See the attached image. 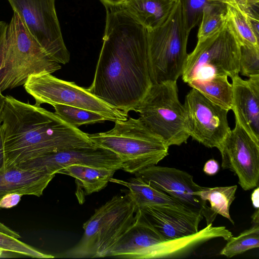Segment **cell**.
<instances>
[{
    "label": "cell",
    "instance_id": "74e56055",
    "mask_svg": "<svg viewBox=\"0 0 259 259\" xmlns=\"http://www.w3.org/2000/svg\"><path fill=\"white\" fill-rule=\"evenodd\" d=\"M258 208L256 209V211L253 213L251 216V223L252 224H259V217H258Z\"/></svg>",
    "mask_w": 259,
    "mask_h": 259
},
{
    "label": "cell",
    "instance_id": "7a4b0ae2",
    "mask_svg": "<svg viewBox=\"0 0 259 259\" xmlns=\"http://www.w3.org/2000/svg\"><path fill=\"white\" fill-rule=\"evenodd\" d=\"M5 167L61 150L95 145L78 128L40 106L5 98L1 125Z\"/></svg>",
    "mask_w": 259,
    "mask_h": 259
},
{
    "label": "cell",
    "instance_id": "e575fe53",
    "mask_svg": "<svg viewBox=\"0 0 259 259\" xmlns=\"http://www.w3.org/2000/svg\"><path fill=\"white\" fill-rule=\"evenodd\" d=\"M105 7H119L126 0H100Z\"/></svg>",
    "mask_w": 259,
    "mask_h": 259
},
{
    "label": "cell",
    "instance_id": "7402d4cb",
    "mask_svg": "<svg viewBox=\"0 0 259 259\" xmlns=\"http://www.w3.org/2000/svg\"><path fill=\"white\" fill-rule=\"evenodd\" d=\"M226 23L240 46L259 49L258 37L255 34L246 14L235 3L227 5Z\"/></svg>",
    "mask_w": 259,
    "mask_h": 259
},
{
    "label": "cell",
    "instance_id": "2e32d148",
    "mask_svg": "<svg viewBox=\"0 0 259 259\" xmlns=\"http://www.w3.org/2000/svg\"><path fill=\"white\" fill-rule=\"evenodd\" d=\"M231 79L232 110L235 120L254 140L259 142V75L247 80L239 75Z\"/></svg>",
    "mask_w": 259,
    "mask_h": 259
},
{
    "label": "cell",
    "instance_id": "4fadbf2b",
    "mask_svg": "<svg viewBox=\"0 0 259 259\" xmlns=\"http://www.w3.org/2000/svg\"><path fill=\"white\" fill-rule=\"evenodd\" d=\"M219 150L222 167L233 171L245 191L258 186L259 142L254 140L235 120V126Z\"/></svg>",
    "mask_w": 259,
    "mask_h": 259
},
{
    "label": "cell",
    "instance_id": "ba28073f",
    "mask_svg": "<svg viewBox=\"0 0 259 259\" xmlns=\"http://www.w3.org/2000/svg\"><path fill=\"white\" fill-rule=\"evenodd\" d=\"M241 46L226 23L219 31L197 45L188 54L182 74L188 83L213 75L231 78L240 71Z\"/></svg>",
    "mask_w": 259,
    "mask_h": 259
},
{
    "label": "cell",
    "instance_id": "d4e9b609",
    "mask_svg": "<svg viewBox=\"0 0 259 259\" xmlns=\"http://www.w3.org/2000/svg\"><path fill=\"white\" fill-rule=\"evenodd\" d=\"M55 113L68 124L78 128L81 125L103 123L107 120L102 115L94 111L64 104L53 105Z\"/></svg>",
    "mask_w": 259,
    "mask_h": 259
},
{
    "label": "cell",
    "instance_id": "9a60e30c",
    "mask_svg": "<svg viewBox=\"0 0 259 259\" xmlns=\"http://www.w3.org/2000/svg\"><path fill=\"white\" fill-rule=\"evenodd\" d=\"M139 209L144 219L163 238L175 239L196 233L202 214L184 206L148 205Z\"/></svg>",
    "mask_w": 259,
    "mask_h": 259
},
{
    "label": "cell",
    "instance_id": "52a82bcc",
    "mask_svg": "<svg viewBox=\"0 0 259 259\" xmlns=\"http://www.w3.org/2000/svg\"><path fill=\"white\" fill-rule=\"evenodd\" d=\"M154 134L167 145L186 143L189 135L184 105L180 102L176 81L152 84L134 111Z\"/></svg>",
    "mask_w": 259,
    "mask_h": 259
},
{
    "label": "cell",
    "instance_id": "30bf717a",
    "mask_svg": "<svg viewBox=\"0 0 259 259\" xmlns=\"http://www.w3.org/2000/svg\"><path fill=\"white\" fill-rule=\"evenodd\" d=\"M47 54L66 64L70 53L64 43L55 9V0H7Z\"/></svg>",
    "mask_w": 259,
    "mask_h": 259
},
{
    "label": "cell",
    "instance_id": "836d02e7",
    "mask_svg": "<svg viewBox=\"0 0 259 259\" xmlns=\"http://www.w3.org/2000/svg\"><path fill=\"white\" fill-rule=\"evenodd\" d=\"M0 232L5 233L7 235L14 237L16 238L19 239L21 236L17 232L13 231L2 223L0 222Z\"/></svg>",
    "mask_w": 259,
    "mask_h": 259
},
{
    "label": "cell",
    "instance_id": "f35d334b",
    "mask_svg": "<svg viewBox=\"0 0 259 259\" xmlns=\"http://www.w3.org/2000/svg\"><path fill=\"white\" fill-rule=\"evenodd\" d=\"M173 1H175L177 2H178L179 1H180V0H173Z\"/></svg>",
    "mask_w": 259,
    "mask_h": 259
},
{
    "label": "cell",
    "instance_id": "4dcf8cb0",
    "mask_svg": "<svg viewBox=\"0 0 259 259\" xmlns=\"http://www.w3.org/2000/svg\"><path fill=\"white\" fill-rule=\"evenodd\" d=\"M247 14L259 15V0H232Z\"/></svg>",
    "mask_w": 259,
    "mask_h": 259
},
{
    "label": "cell",
    "instance_id": "e0dca14e",
    "mask_svg": "<svg viewBox=\"0 0 259 259\" xmlns=\"http://www.w3.org/2000/svg\"><path fill=\"white\" fill-rule=\"evenodd\" d=\"M55 176L17 166L4 167L0 170V200L10 194L40 197Z\"/></svg>",
    "mask_w": 259,
    "mask_h": 259
},
{
    "label": "cell",
    "instance_id": "8992f818",
    "mask_svg": "<svg viewBox=\"0 0 259 259\" xmlns=\"http://www.w3.org/2000/svg\"><path fill=\"white\" fill-rule=\"evenodd\" d=\"M148 31L149 66L152 84L177 81L188 57V31L180 1L166 20Z\"/></svg>",
    "mask_w": 259,
    "mask_h": 259
},
{
    "label": "cell",
    "instance_id": "3957f363",
    "mask_svg": "<svg viewBox=\"0 0 259 259\" xmlns=\"http://www.w3.org/2000/svg\"><path fill=\"white\" fill-rule=\"evenodd\" d=\"M111 130L89 134L95 145L107 149L120 159L123 170L135 174L156 165L168 155L169 147L140 118L117 120Z\"/></svg>",
    "mask_w": 259,
    "mask_h": 259
},
{
    "label": "cell",
    "instance_id": "d590c367",
    "mask_svg": "<svg viewBox=\"0 0 259 259\" xmlns=\"http://www.w3.org/2000/svg\"><path fill=\"white\" fill-rule=\"evenodd\" d=\"M251 200L253 207L257 209L259 207V188L258 186L255 188L251 196Z\"/></svg>",
    "mask_w": 259,
    "mask_h": 259
},
{
    "label": "cell",
    "instance_id": "9c48e42d",
    "mask_svg": "<svg viewBox=\"0 0 259 259\" xmlns=\"http://www.w3.org/2000/svg\"><path fill=\"white\" fill-rule=\"evenodd\" d=\"M25 91L35 101L37 105L64 104L94 111L107 120H125L128 114L117 109L92 94L86 88L74 82L59 79L51 73L30 75L24 84Z\"/></svg>",
    "mask_w": 259,
    "mask_h": 259
},
{
    "label": "cell",
    "instance_id": "44dd1931",
    "mask_svg": "<svg viewBox=\"0 0 259 259\" xmlns=\"http://www.w3.org/2000/svg\"><path fill=\"white\" fill-rule=\"evenodd\" d=\"M110 182L127 187L128 189L127 192L134 201L137 209L148 205L154 204L184 206L171 197L156 190L136 176L127 181L112 178Z\"/></svg>",
    "mask_w": 259,
    "mask_h": 259
},
{
    "label": "cell",
    "instance_id": "f546056e",
    "mask_svg": "<svg viewBox=\"0 0 259 259\" xmlns=\"http://www.w3.org/2000/svg\"><path fill=\"white\" fill-rule=\"evenodd\" d=\"M7 26V23L3 21H0V67L2 64L5 52ZM5 98V96L2 95V92L0 91V126L2 122Z\"/></svg>",
    "mask_w": 259,
    "mask_h": 259
},
{
    "label": "cell",
    "instance_id": "ac0fdd59",
    "mask_svg": "<svg viewBox=\"0 0 259 259\" xmlns=\"http://www.w3.org/2000/svg\"><path fill=\"white\" fill-rule=\"evenodd\" d=\"M116 170L89 166L73 165L59 170L57 174H64L75 179V195L80 204L83 203L85 196L104 189Z\"/></svg>",
    "mask_w": 259,
    "mask_h": 259
},
{
    "label": "cell",
    "instance_id": "8fae6325",
    "mask_svg": "<svg viewBox=\"0 0 259 259\" xmlns=\"http://www.w3.org/2000/svg\"><path fill=\"white\" fill-rule=\"evenodd\" d=\"M187 130L193 140L208 148H220L231 131L229 111L213 103L192 88L185 97Z\"/></svg>",
    "mask_w": 259,
    "mask_h": 259
},
{
    "label": "cell",
    "instance_id": "603a6c76",
    "mask_svg": "<svg viewBox=\"0 0 259 259\" xmlns=\"http://www.w3.org/2000/svg\"><path fill=\"white\" fill-rule=\"evenodd\" d=\"M237 189V185L213 188L202 187L197 194L202 200L209 201L210 209L215 215H221L234 225L229 210L235 198Z\"/></svg>",
    "mask_w": 259,
    "mask_h": 259
},
{
    "label": "cell",
    "instance_id": "5bb4252c",
    "mask_svg": "<svg viewBox=\"0 0 259 259\" xmlns=\"http://www.w3.org/2000/svg\"><path fill=\"white\" fill-rule=\"evenodd\" d=\"M73 165L116 170L122 168L121 161L116 154L95 145L52 153L15 166L55 175L59 170Z\"/></svg>",
    "mask_w": 259,
    "mask_h": 259
},
{
    "label": "cell",
    "instance_id": "7c38bea8",
    "mask_svg": "<svg viewBox=\"0 0 259 259\" xmlns=\"http://www.w3.org/2000/svg\"><path fill=\"white\" fill-rule=\"evenodd\" d=\"M146 184L177 201L188 209L201 213L207 225L212 223L215 215L198 195L202 186L196 184L187 172L174 167L154 165L135 174Z\"/></svg>",
    "mask_w": 259,
    "mask_h": 259
},
{
    "label": "cell",
    "instance_id": "d6986e66",
    "mask_svg": "<svg viewBox=\"0 0 259 259\" xmlns=\"http://www.w3.org/2000/svg\"><path fill=\"white\" fill-rule=\"evenodd\" d=\"M176 3L173 0H126L119 7L151 30L166 20Z\"/></svg>",
    "mask_w": 259,
    "mask_h": 259
},
{
    "label": "cell",
    "instance_id": "8d00e7d4",
    "mask_svg": "<svg viewBox=\"0 0 259 259\" xmlns=\"http://www.w3.org/2000/svg\"><path fill=\"white\" fill-rule=\"evenodd\" d=\"M5 167L4 145L2 134L0 126V170Z\"/></svg>",
    "mask_w": 259,
    "mask_h": 259
},
{
    "label": "cell",
    "instance_id": "d6a6232c",
    "mask_svg": "<svg viewBox=\"0 0 259 259\" xmlns=\"http://www.w3.org/2000/svg\"><path fill=\"white\" fill-rule=\"evenodd\" d=\"M220 165L218 162L211 159L207 161L203 167V171L208 176H213L219 171Z\"/></svg>",
    "mask_w": 259,
    "mask_h": 259
},
{
    "label": "cell",
    "instance_id": "cb8c5ba5",
    "mask_svg": "<svg viewBox=\"0 0 259 259\" xmlns=\"http://www.w3.org/2000/svg\"><path fill=\"white\" fill-rule=\"evenodd\" d=\"M220 254L232 257L250 249L259 247V224H252L248 229L237 237L231 236Z\"/></svg>",
    "mask_w": 259,
    "mask_h": 259
},
{
    "label": "cell",
    "instance_id": "ffe728a7",
    "mask_svg": "<svg viewBox=\"0 0 259 259\" xmlns=\"http://www.w3.org/2000/svg\"><path fill=\"white\" fill-rule=\"evenodd\" d=\"M188 84L198 91L213 103L228 111L233 106V86L228 76L213 75L190 80Z\"/></svg>",
    "mask_w": 259,
    "mask_h": 259
},
{
    "label": "cell",
    "instance_id": "1f68e13d",
    "mask_svg": "<svg viewBox=\"0 0 259 259\" xmlns=\"http://www.w3.org/2000/svg\"><path fill=\"white\" fill-rule=\"evenodd\" d=\"M22 196L18 194H10L4 196L0 200V208H8L16 206Z\"/></svg>",
    "mask_w": 259,
    "mask_h": 259
},
{
    "label": "cell",
    "instance_id": "4316f807",
    "mask_svg": "<svg viewBox=\"0 0 259 259\" xmlns=\"http://www.w3.org/2000/svg\"><path fill=\"white\" fill-rule=\"evenodd\" d=\"M184 11L188 31L200 24L204 8L213 5H226L232 0H180Z\"/></svg>",
    "mask_w": 259,
    "mask_h": 259
},
{
    "label": "cell",
    "instance_id": "484cf974",
    "mask_svg": "<svg viewBox=\"0 0 259 259\" xmlns=\"http://www.w3.org/2000/svg\"><path fill=\"white\" fill-rule=\"evenodd\" d=\"M226 5L204 8L197 34V41H202L220 30L226 24Z\"/></svg>",
    "mask_w": 259,
    "mask_h": 259
},
{
    "label": "cell",
    "instance_id": "277c9868",
    "mask_svg": "<svg viewBox=\"0 0 259 259\" xmlns=\"http://www.w3.org/2000/svg\"><path fill=\"white\" fill-rule=\"evenodd\" d=\"M61 68L30 34L19 15L14 12L7 24L5 47L0 67L1 92L24 85L33 74L53 73Z\"/></svg>",
    "mask_w": 259,
    "mask_h": 259
},
{
    "label": "cell",
    "instance_id": "83f0119b",
    "mask_svg": "<svg viewBox=\"0 0 259 259\" xmlns=\"http://www.w3.org/2000/svg\"><path fill=\"white\" fill-rule=\"evenodd\" d=\"M0 250L12 252L33 258H50L54 256L44 253L19 239L0 232Z\"/></svg>",
    "mask_w": 259,
    "mask_h": 259
},
{
    "label": "cell",
    "instance_id": "6da1fadb",
    "mask_svg": "<svg viewBox=\"0 0 259 259\" xmlns=\"http://www.w3.org/2000/svg\"><path fill=\"white\" fill-rule=\"evenodd\" d=\"M105 8L103 45L93 81L88 90L128 114L138 107L152 85L148 31L120 7Z\"/></svg>",
    "mask_w": 259,
    "mask_h": 259
},
{
    "label": "cell",
    "instance_id": "5b68a950",
    "mask_svg": "<svg viewBox=\"0 0 259 259\" xmlns=\"http://www.w3.org/2000/svg\"><path fill=\"white\" fill-rule=\"evenodd\" d=\"M137 208L127 192L116 195L96 209L83 225L84 233L78 243L65 253L71 258L108 256L116 242L133 224Z\"/></svg>",
    "mask_w": 259,
    "mask_h": 259
},
{
    "label": "cell",
    "instance_id": "f1b7e54d",
    "mask_svg": "<svg viewBox=\"0 0 259 259\" xmlns=\"http://www.w3.org/2000/svg\"><path fill=\"white\" fill-rule=\"evenodd\" d=\"M240 46L239 72L248 77L259 75V49Z\"/></svg>",
    "mask_w": 259,
    "mask_h": 259
}]
</instances>
